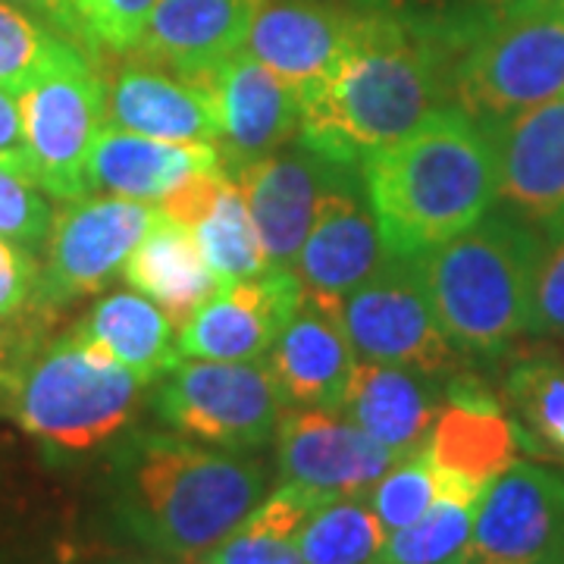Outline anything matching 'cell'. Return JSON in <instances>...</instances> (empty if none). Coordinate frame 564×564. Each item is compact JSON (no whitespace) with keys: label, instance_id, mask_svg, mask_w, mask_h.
<instances>
[{"label":"cell","instance_id":"6da1fadb","mask_svg":"<svg viewBox=\"0 0 564 564\" xmlns=\"http://www.w3.org/2000/svg\"><path fill=\"white\" fill-rule=\"evenodd\" d=\"M477 25L361 7L339 66L302 95V144L343 166L417 129L452 101V69Z\"/></svg>","mask_w":564,"mask_h":564},{"label":"cell","instance_id":"7a4b0ae2","mask_svg":"<svg viewBox=\"0 0 564 564\" xmlns=\"http://www.w3.org/2000/svg\"><path fill=\"white\" fill-rule=\"evenodd\" d=\"M263 496L261 462L182 433H132L113 452L117 524L135 545L180 564L217 552Z\"/></svg>","mask_w":564,"mask_h":564},{"label":"cell","instance_id":"3957f363","mask_svg":"<svg viewBox=\"0 0 564 564\" xmlns=\"http://www.w3.org/2000/svg\"><path fill=\"white\" fill-rule=\"evenodd\" d=\"M361 180L392 258H421L492 210V139L462 107H440L404 139L361 161Z\"/></svg>","mask_w":564,"mask_h":564},{"label":"cell","instance_id":"277c9868","mask_svg":"<svg viewBox=\"0 0 564 564\" xmlns=\"http://www.w3.org/2000/svg\"><path fill=\"white\" fill-rule=\"evenodd\" d=\"M144 380L82 326L25 351L0 377L3 411L51 455H91L135 421Z\"/></svg>","mask_w":564,"mask_h":564},{"label":"cell","instance_id":"5b68a950","mask_svg":"<svg viewBox=\"0 0 564 564\" xmlns=\"http://www.w3.org/2000/svg\"><path fill=\"white\" fill-rule=\"evenodd\" d=\"M540 232L511 210L486 214L421 254L436 321L464 355H496L530 333Z\"/></svg>","mask_w":564,"mask_h":564},{"label":"cell","instance_id":"8992f818","mask_svg":"<svg viewBox=\"0 0 564 564\" xmlns=\"http://www.w3.org/2000/svg\"><path fill=\"white\" fill-rule=\"evenodd\" d=\"M558 95H564V0L480 22L452 69V104L484 129Z\"/></svg>","mask_w":564,"mask_h":564},{"label":"cell","instance_id":"52a82bcc","mask_svg":"<svg viewBox=\"0 0 564 564\" xmlns=\"http://www.w3.org/2000/svg\"><path fill=\"white\" fill-rule=\"evenodd\" d=\"M282 389L267 361H176L154 389V414L188 440L254 452L276 440L285 414Z\"/></svg>","mask_w":564,"mask_h":564},{"label":"cell","instance_id":"ba28073f","mask_svg":"<svg viewBox=\"0 0 564 564\" xmlns=\"http://www.w3.org/2000/svg\"><path fill=\"white\" fill-rule=\"evenodd\" d=\"M35 182L61 202L88 195V158L107 122V85L88 51L69 44L20 91Z\"/></svg>","mask_w":564,"mask_h":564},{"label":"cell","instance_id":"9c48e42d","mask_svg":"<svg viewBox=\"0 0 564 564\" xmlns=\"http://www.w3.org/2000/svg\"><path fill=\"white\" fill-rule=\"evenodd\" d=\"M345 336L361 361L392 364L430 377L448 373L455 345L443 333L430 304L417 258L386 263L336 304Z\"/></svg>","mask_w":564,"mask_h":564},{"label":"cell","instance_id":"30bf717a","mask_svg":"<svg viewBox=\"0 0 564 564\" xmlns=\"http://www.w3.org/2000/svg\"><path fill=\"white\" fill-rule=\"evenodd\" d=\"M158 204L95 195L66 202L44 242L39 307H63L122 276L135 245L158 223Z\"/></svg>","mask_w":564,"mask_h":564},{"label":"cell","instance_id":"8fae6325","mask_svg":"<svg viewBox=\"0 0 564 564\" xmlns=\"http://www.w3.org/2000/svg\"><path fill=\"white\" fill-rule=\"evenodd\" d=\"M564 558V477L514 462L477 502L464 552L448 564H540Z\"/></svg>","mask_w":564,"mask_h":564},{"label":"cell","instance_id":"7c38bea8","mask_svg":"<svg viewBox=\"0 0 564 564\" xmlns=\"http://www.w3.org/2000/svg\"><path fill=\"white\" fill-rule=\"evenodd\" d=\"M389 258L380 220L367 198L361 166H336L317 204L314 226L295 261L304 295L336 307L351 289L373 276Z\"/></svg>","mask_w":564,"mask_h":564},{"label":"cell","instance_id":"4fadbf2b","mask_svg":"<svg viewBox=\"0 0 564 564\" xmlns=\"http://www.w3.org/2000/svg\"><path fill=\"white\" fill-rule=\"evenodd\" d=\"M304 302V285L292 267H267L261 276L229 282L182 323L180 358L258 361L280 339L282 326Z\"/></svg>","mask_w":564,"mask_h":564},{"label":"cell","instance_id":"5bb4252c","mask_svg":"<svg viewBox=\"0 0 564 564\" xmlns=\"http://www.w3.org/2000/svg\"><path fill=\"white\" fill-rule=\"evenodd\" d=\"M192 82L214 95L220 161L229 180L302 135V91L245 51Z\"/></svg>","mask_w":564,"mask_h":564},{"label":"cell","instance_id":"9a60e30c","mask_svg":"<svg viewBox=\"0 0 564 564\" xmlns=\"http://www.w3.org/2000/svg\"><path fill=\"white\" fill-rule=\"evenodd\" d=\"M404 458L377 443L336 408H292L276 426V470L282 484L329 496H358Z\"/></svg>","mask_w":564,"mask_h":564},{"label":"cell","instance_id":"2e32d148","mask_svg":"<svg viewBox=\"0 0 564 564\" xmlns=\"http://www.w3.org/2000/svg\"><path fill=\"white\" fill-rule=\"evenodd\" d=\"M361 7L336 0H261L245 54L280 73L299 91L317 88L345 57Z\"/></svg>","mask_w":564,"mask_h":564},{"label":"cell","instance_id":"e0dca14e","mask_svg":"<svg viewBox=\"0 0 564 564\" xmlns=\"http://www.w3.org/2000/svg\"><path fill=\"white\" fill-rule=\"evenodd\" d=\"M336 166L339 163L299 144L248 163L232 176L251 210L270 267H295Z\"/></svg>","mask_w":564,"mask_h":564},{"label":"cell","instance_id":"ac0fdd59","mask_svg":"<svg viewBox=\"0 0 564 564\" xmlns=\"http://www.w3.org/2000/svg\"><path fill=\"white\" fill-rule=\"evenodd\" d=\"M496 151L499 198L527 223L564 214V95L486 129Z\"/></svg>","mask_w":564,"mask_h":564},{"label":"cell","instance_id":"d6986e66","mask_svg":"<svg viewBox=\"0 0 564 564\" xmlns=\"http://www.w3.org/2000/svg\"><path fill=\"white\" fill-rule=\"evenodd\" d=\"M518 426L484 383L455 380L448 386L426 440V455L440 474L486 492V486L518 462Z\"/></svg>","mask_w":564,"mask_h":564},{"label":"cell","instance_id":"ffe728a7","mask_svg":"<svg viewBox=\"0 0 564 564\" xmlns=\"http://www.w3.org/2000/svg\"><path fill=\"white\" fill-rule=\"evenodd\" d=\"M258 7L261 0H158L135 54L176 76L202 79L242 54Z\"/></svg>","mask_w":564,"mask_h":564},{"label":"cell","instance_id":"44dd1931","mask_svg":"<svg viewBox=\"0 0 564 564\" xmlns=\"http://www.w3.org/2000/svg\"><path fill=\"white\" fill-rule=\"evenodd\" d=\"M107 122L163 141H217L220 120L202 82L158 63L129 61L107 82Z\"/></svg>","mask_w":564,"mask_h":564},{"label":"cell","instance_id":"7402d4cb","mask_svg":"<svg viewBox=\"0 0 564 564\" xmlns=\"http://www.w3.org/2000/svg\"><path fill=\"white\" fill-rule=\"evenodd\" d=\"M214 170H223L214 141H163L104 122L88 158V192L151 204L185 180Z\"/></svg>","mask_w":564,"mask_h":564},{"label":"cell","instance_id":"603a6c76","mask_svg":"<svg viewBox=\"0 0 564 564\" xmlns=\"http://www.w3.org/2000/svg\"><path fill=\"white\" fill-rule=\"evenodd\" d=\"M267 358L285 404L339 411L358 355L345 336L336 307L304 295Z\"/></svg>","mask_w":564,"mask_h":564},{"label":"cell","instance_id":"cb8c5ba5","mask_svg":"<svg viewBox=\"0 0 564 564\" xmlns=\"http://www.w3.org/2000/svg\"><path fill=\"white\" fill-rule=\"evenodd\" d=\"M345 417L370 433L386 448L408 455L430 440V430L440 417V389L430 373L392 367V364H355L345 386Z\"/></svg>","mask_w":564,"mask_h":564},{"label":"cell","instance_id":"d4e9b609","mask_svg":"<svg viewBox=\"0 0 564 564\" xmlns=\"http://www.w3.org/2000/svg\"><path fill=\"white\" fill-rule=\"evenodd\" d=\"M122 280L144 299L161 304L180 326L223 289L217 273L204 261L192 229L163 214L129 254Z\"/></svg>","mask_w":564,"mask_h":564},{"label":"cell","instance_id":"484cf974","mask_svg":"<svg viewBox=\"0 0 564 564\" xmlns=\"http://www.w3.org/2000/svg\"><path fill=\"white\" fill-rule=\"evenodd\" d=\"M79 326L144 383H158L180 361L173 317L141 292L107 295Z\"/></svg>","mask_w":564,"mask_h":564},{"label":"cell","instance_id":"4316f807","mask_svg":"<svg viewBox=\"0 0 564 564\" xmlns=\"http://www.w3.org/2000/svg\"><path fill=\"white\" fill-rule=\"evenodd\" d=\"M333 499L339 496L302 484H282L263 496L258 508L210 555H217L220 564H304L299 533L307 518Z\"/></svg>","mask_w":564,"mask_h":564},{"label":"cell","instance_id":"83f0119b","mask_svg":"<svg viewBox=\"0 0 564 564\" xmlns=\"http://www.w3.org/2000/svg\"><path fill=\"white\" fill-rule=\"evenodd\" d=\"M505 402L521 448L564 464V361L552 351L527 355L505 377Z\"/></svg>","mask_w":564,"mask_h":564},{"label":"cell","instance_id":"f1b7e54d","mask_svg":"<svg viewBox=\"0 0 564 564\" xmlns=\"http://www.w3.org/2000/svg\"><path fill=\"white\" fill-rule=\"evenodd\" d=\"M389 530L367 492L321 505L299 533L304 564H370L383 552Z\"/></svg>","mask_w":564,"mask_h":564},{"label":"cell","instance_id":"f546056e","mask_svg":"<svg viewBox=\"0 0 564 564\" xmlns=\"http://www.w3.org/2000/svg\"><path fill=\"white\" fill-rule=\"evenodd\" d=\"M192 236L202 248L207 267L217 273L223 285L254 280L270 267L263 258L261 236L254 229L251 210H248L245 195L236 182H229L223 188V195L214 202V207L195 223Z\"/></svg>","mask_w":564,"mask_h":564},{"label":"cell","instance_id":"4dcf8cb0","mask_svg":"<svg viewBox=\"0 0 564 564\" xmlns=\"http://www.w3.org/2000/svg\"><path fill=\"white\" fill-rule=\"evenodd\" d=\"M477 499L440 492L414 524L389 533L383 552L370 564H448L464 552L474 530Z\"/></svg>","mask_w":564,"mask_h":564},{"label":"cell","instance_id":"1f68e13d","mask_svg":"<svg viewBox=\"0 0 564 564\" xmlns=\"http://www.w3.org/2000/svg\"><path fill=\"white\" fill-rule=\"evenodd\" d=\"M76 41L63 39L47 22L13 0H0V85L20 95ZM85 51V47H82Z\"/></svg>","mask_w":564,"mask_h":564},{"label":"cell","instance_id":"d6a6232c","mask_svg":"<svg viewBox=\"0 0 564 564\" xmlns=\"http://www.w3.org/2000/svg\"><path fill=\"white\" fill-rule=\"evenodd\" d=\"M440 492H443L440 474L426 455V445H421L399 458L377 484L367 489V502L373 505L386 530L395 533L402 527L414 524L423 511L440 499Z\"/></svg>","mask_w":564,"mask_h":564},{"label":"cell","instance_id":"836d02e7","mask_svg":"<svg viewBox=\"0 0 564 564\" xmlns=\"http://www.w3.org/2000/svg\"><path fill=\"white\" fill-rule=\"evenodd\" d=\"M54 214L57 210L51 207L47 192L39 182L20 170L0 166V236L3 239L25 245L29 251H39L47 242Z\"/></svg>","mask_w":564,"mask_h":564},{"label":"cell","instance_id":"e575fe53","mask_svg":"<svg viewBox=\"0 0 564 564\" xmlns=\"http://www.w3.org/2000/svg\"><path fill=\"white\" fill-rule=\"evenodd\" d=\"M530 333L564 336V214L543 223L540 258L533 273Z\"/></svg>","mask_w":564,"mask_h":564},{"label":"cell","instance_id":"d590c367","mask_svg":"<svg viewBox=\"0 0 564 564\" xmlns=\"http://www.w3.org/2000/svg\"><path fill=\"white\" fill-rule=\"evenodd\" d=\"M39 285L35 251L0 236V321H17L29 307H39Z\"/></svg>","mask_w":564,"mask_h":564},{"label":"cell","instance_id":"8d00e7d4","mask_svg":"<svg viewBox=\"0 0 564 564\" xmlns=\"http://www.w3.org/2000/svg\"><path fill=\"white\" fill-rule=\"evenodd\" d=\"M158 0H107L95 25V51L132 54Z\"/></svg>","mask_w":564,"mask_h":564},{"label":"cell","instance_id":"74e56055","mask_svg":"<svg viewBox=\"0 0 564 564\" xmlns=\"http://www.w3.org/2000/svg\"><path fill=\"white\" fill-rule=\"evenodd\" d=\"M229 176L223 170H214V173H198L192 180H185L182 185H176L170 195H163L158 202V210L170 220L182 223L188 229H195V223L202 220L204 214L214 207V202L223 195V188L229 185Z\"/></svg>","mask_w":564,"mask_h":564},{"label":"cell","instance_id":"f35d334b","mask_svg":"<svg viewBox=\"0 0 564 564\" xmlns=\"http://www.w3.org/2000/svg\"><path fill=\"white\" fill-rule=\"evenodd\" d=\"M0 166L20 170L25 176L35 180L32 166V151L25 139V122H22L20 95L0 85Z\"/></svg>","mask_w":564,"mask_h":564},{"label":"cell","instance_id":"ab89813d","mask_svg":"<svg viewBox=\"0 0 564 564\" xmlns=\"http://www.w3.org/2000/svg\"><path fill=\"white\" fill-rule=\"evenodd\" d=\"M13 3H20L25 7L29 13H35L41 22H47L54 32H61L63 39L76 41L82 47V35H79V25L73 20V10H69V3L66 0H13Z\"/></svg>","mask_w":564,"mask_h":564},{"label":"cell","instance_id":"60d3db41","mask_svg":"<svg viewBox=\"0 0 564 564\" xmlns=\"http://www.w3.org/2000/svg\"><path fill=\"white\" fill-rule=\"evenodd\" d=\"M66 3H69V10H73V20L79 25L82 47H85L88 54H98V51H95V25L101 20V10L107 0H66Z\"/></svg>","mask_w":564,"mask_h":564},{"label":"cell","instance_id":"b9f144b4","mask_svg":"<svg viewBox=\"0 0 564 564\" xmlns=\"http://www.w3.org/2000/svg\"><path fill=\"white\" fill-rule=\"evenodd\" d=\"M543 0H474L477 13L492 20V17H508V13H518V10H527V7H536Z\"/></svg>","mask_w":564,"mask_h":564},{"label":"cell","instance_id":"7bdbcfd3","mask_svg":"<svg viewBox=\"0 0 564 564\" xmlns=\"http://www.w3.org/2000/svg\"><path fill=\"white\" fill-rule=\"evenodd\" d=\"M88 564H180V562L163 558V555H154V552L141 549V552H110V555H98L95 562H88Z\"/></svg>","mask_w":564,"mask_h":564},{"label":"cell","instance_id":"ee69618b","mask_svg":"<svg viewBox=\"0 0 564 564\" xmlns=\"http://www.w3.org/2000/svg\"><path fill=\"white\" fill-rule=\"evenodd\" d=\"M10 343H13V336L3 329V321H0V377H3V370L13 364V358H10Z\"/></svg>","mask_w":564,"mask_h":564},{"label":"cell","instance_id":"f6af8a7d","mask_svg":"<svg viewBox=\"0 0 564 564\" xmlns=\"http://www.w3.org/2000/svg\"><path fill=\"white\" fill-rule=\"evenodd\" d=\"M192 564H220V562H217V555H204V558H198V562H192Z\"/></svg>","mask_w":564,"mask_h":564},{"label":"cell","instance_id":"bcb514c9","mask_svg":"<svg viewBox=\"0 0 564 564\" xmlns=\"http://www.w3.org/2000/svg\"><path fill=\"white\" fill-rule=\"evenodd\" d=\"M540 564H564V558H552V562H540Z\"/></svg>","mask_w":564,"mask_h":564}]
</instances>
